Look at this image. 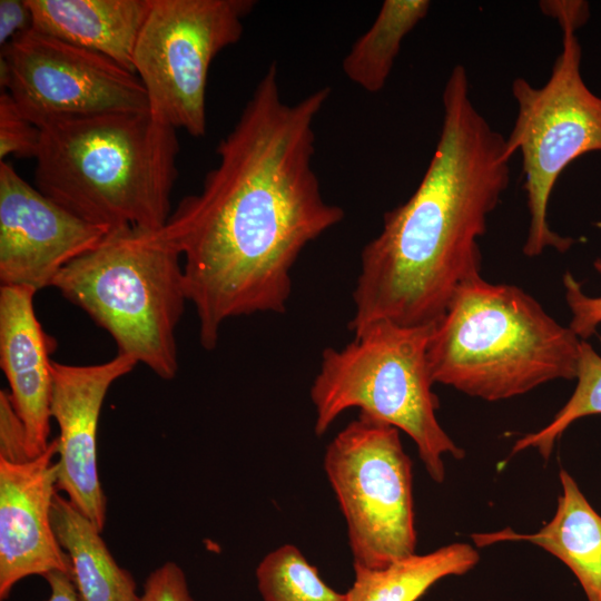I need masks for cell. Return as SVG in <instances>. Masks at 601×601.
I'll use <instances>...</instances> for the list:
<instances>
[{
	"mask_svg": "<svg viewBox=\"0 0 601 601\" xmlns=\"http://www.w3.org/2000/svg\"><path fill=\"white\" fill-rule=\"evenodd\" d=\"M563 285L565 300L572 314L569 327L583 341L592 336L601 324V296L591 297L584 294L581 284L570 273L563 276Z\"/></svg>",
	"mask_w": 601,
	"mask_h": 601,
	"instance_id": "cell-24",
	"label": "cell"
},
{
	"mask_svg": "<svg viewBox=\"0 0 601 601\" xmlns=\"http://www.w3.org/2000/svg\"><path fill=\"white\" fill-rule=\"evenodd\" d=\"M562 493L553 518L534 533L510 528L475 533L477 546L504 541H526L562 561L574 574L588 601H601V515L592 508L572 475L559 472Z\"/></svg>",
	"mask_w": 601,
	"mask_h": 601,
	"instance_id": "cell-16",
	"label": "cell"
},
{
	"mask_svg": "<svg viewBox=\"0 0 601 601\" xmlns=\"http://www.w3.org/2000/svg\"><path fill=\"white\" fill-rule=\"evenodd\" d=\"M51 522L67 553L80 601H138L132 574L120 566L95 523L67 497L56 493Z\"/></svg>",
	"mask_w": 601,
	"mask_h": 601,
	"instance_id": "cell-17",
	"label": "cell"
},
{
	"mask_svg": "<svg viewBox=\"0 0 601 601\" xmlns=\"http://www.w3.org/2000/svg\"><path fill=\"white\" fill-rule=\"evenodd\" d=\"M480 561L469 543H451L425 554L414 553L381 569L354 566L346 601H417L440 580L463 575Z\"/></svg>",
	"mask_w": 601,
	"mask_h": 601,
	"instance_id": "cell-18",
	"label": "cell"
},
{
	"mask_svg": "<svg viewBox=\"0 0 601 601\" xmlns=\"http://www.w3.org/2000/svg\"><path fill=\"white\" fill-rule=\"evenodd\" d=\"M428 0H385L372 26L345 55V76L370 93L386 85L404 38L428 13Z\"/></svg>",
	"mask_w": 601,
	"mask_h": 601,
	"instance_id": "cell-19",
	"label": "cell"
},
{
	"mask_svg": "<svg viewBox=\"0 0 601 601\" xmlns=\"http://www.w3.org/2000/svg\"><path fill=\"white\" fill-rule=\"evenodd\" d=\"M254 0H152L132 68L159 120L195 138L206 134L210 65L239 41Z\"/></svg>",
	"mask_w": 601,
	"mask_h": 601,
	"instance_id": "cell-9",
	"label": "cell"
},
{
	"mask_svg": "<svg viewBox=\"0 0 601 601\" xmlns=\"http://www.w3.org/2000/svg\"><path fill=\"white\" fill-rule=\"evenodd\" d=\"M57 440L24 462L0 459V599L30 575L70 572L51 522L57 493Z\"/></svg>",
	"mask_w": 601,
	"mask_h": 601,
	"instance_id": "cell-13",
	"label": "cell"
},
{
	"mask_svg": "<svg viewBox=\"0 0 601 601\" xmlns=\"http://www.w3.org/2000/svg\"><path fill=\"white\" fill-rule=\"evenodd\" d=\"M439 141L414 193L383 217L361 253L353 334L387 321L435 323L466 280L481 275L479 239L510 185L506 138L475 108L466 69L456 65L442 92Z\"/></svg>",
	"mask_w": 601,
	"mask_h": 601,
	"instance_id": "cell-2",
	"label": "cell"
},
{
	"mask_svg": "<svg viewBox=\"0 0 601 601\" xmlns=\"http://www.w3.org/2000/svg\"><path fill=\"white\" fill-rule=\"evenodd\" d=\"M136 365L131 357L118 353L92 365L52 361L51 417L59 428L57 490L100 531L105 528L107 504L98 475V422L110 386Z\"/></svg>",
	"mask_w": 601,
	"mask_h": 601,
	"instance_id": "cell-12",
	"label": "cell"
},
{
	"mask_svg": "<svg viewBox=\"0 0 601 601\" xmlns=\"http://www.w3.org/2000/svg\"><path fill=\"white\" fill-rule=\"evenodd\" d=\"M31 27V12L26 0H0L1 48Z\"/></svg>",
	"mask_w": 601,
	"mask_h": 601,
	"instance_id": "cell-26",
	"label": "cell"
},
{
	"mask_svg": "<svg viewBox=\"0 0 601 601\" xmlns=\"http://www.w3.org/2000/svg\"><path fill=\"white\" fill-rule=\"evenodd\" d=\"M432 327L380 321L355 333L343 348H325L309 392L315 434L322 436L344 411L356 407L406 433L430 477L444 482V456L461 460L465 452L436 417L439 398L427 358Z\"/></svg>",
	"mask_w": 601,
	"mask_h": 601,
	"instance_id": "cell-6",
	"label": "cell"
},
{
	"mask_svg": "<svg viewBox=\"0 0 601 601\" xmlns=\"http://www.w3.org/2000/svg\"><path fill=\"white\" fill-rule=\"evenodd\" d=\"M324 470L353 566L381 569L416 553L412 462L400 430L358 413L327 445Z\"/></svg>",
	"mask_w": 601,
	"mask_h": 601,
	"instance_id": "cell-8",
	"label": "cell"
},
{
	"mask_svg": "<svg viewBox=\"0 0 601 601\" xmlns=\"http://www.w3.org/2000/svg\"><path fill=\"white\" fill-rule=\"evenodd\" d=\"M577 386L563 407L543 428L515 441L511 454L535 449L548 461L556 441L577 420L601 414V356L585 341L580 343Z\"/></svg>",
	"mask_w": 601,
	"mask_h": 601,
	"instance_id": "cell-21",
	"label": "cell"
},
{
	"mask_svg": "<svg viewBox=\"0 0 601 601\" xmlns=\"http://www.w3.org/2000/svg\"><path fill=\"white\" fill-rule=\"evenodd\" d=\"M110 229L89 223L0 161V282L38 292Z\"/></svg>",
	"mask_w": 601,
	"mask_h": 601,
	"instance_id": "cell-11",
	"label": "cell"
},
{
	"mask_svg": "<svg viewBox=\"0 0 601 601\" xmlns=\"http://www.w3.org/2000/svg\"><path fill=\"white\" fill-rule=\"evenodd\" d=\"M26 2L33 30L101 53L134 71V50L152 0Z\"/></svg>",
	"mask_w": 601,
	"mask_h": 601,
	"instance_id": "cell-15",
	"label": "cell"
},
{
	"mask_svg": "<svg viewBox=\"0 0 601 601\" xmlns=\"http://www.w3.org/2000/svg\"><path fill=\"white\" fill-rule=\"evenodd\" d=\"M0 459L24 462L32 459L27 446L24 428L16 414L9 393L0 391Z\"/></svg>",
	"mask_w": 601,
	"mask_h": 601,
	"instance_id": "cell-25",
	"label": "cell"
},
{
	"mask_svg": "<svg viewBox=\"0 0 601 601\" xmlns=\"http://www.w3.org/2000/svg\"><path fill=\"white\" fill-rule=\"evenodd\" d=\"M562 49L548 81L533 87L518 77L511 90L518 105L513 128L506 138L511 156L520 152L523 188L530 224L523 254L536 257L546 248L566 252L574 240L554 233L548 223V205L562 171L577 158L601 151V97L581 75L582 50L575 36L579 23L562 16Z\"/></svg>",
	"mask_w": 601,
	"mask_h": 601,
	"instance_id": "cell-7",
	"label": "cell"
},
{
	"mask_svg": "<svg viewBox=\"0 0 601 601\" xmlns=\"http://www.w3.org/2000/svg\"><path fill=\"white\" fill-rule=\"evenodd\" d=\"M580 343L530 294L479 275L433 323L427 358L434 383L494 402L574 380Z\"/></svg>",
	"mask_w": 601,
	"mask_h": 601,
	"instance_id": "cell-4",
	"label": "cell"
},
{
	"mask_svg": "<svg viewBox=\"0 0 601 601\" xmlns=\"http://www.w3.org/2000/svg\"><path fill=\"white\" fill-rule=\"evenodd\" d=\"M329 96L322 87L287 104L270 63L219 141L200 191L183 198L158 230L184 259L207 351L230 318L284 313L300 253L345 216L324 199L313 167L314 125Z\"/></svg>",
	"mask_w": 601,
	"mask_h": 601,
	"instance_id": "cell-1",
	"label": "cell"
},
{
	"mask_svg": "<svg viewBox=\"0 0 601 601\" xmlns=\"http://www.w3.org/2000/svg\"><path fill=\"white\" fill-rule=\"evenodd\" d=\"M36 293L26 286L0 287V366L32 459L43 453L51 442L53 378L49 356L55 346L36 316Z\"/></svg>",
	"mask_w": 601,
	"mask_h": 601,
	"instance_id": "cell-14",
	"label": "cell"
},
{
	"mask_svg": "<svg viewBox=\"0 0 601 601\" xmlns=\"http://www.w3.org/2000/svg\"><path fill=\"white\" fill-rule=\"evenodd\" d=\"M41 131L20 112L7 91L0 95V159L37 157Z\"/></svg>",
	"mask_w": 601,
	"mask_h": 601,
	"instance_id": "cell-22",
	"label": "cell"
},
{
	"mask_svg": "<svg viewBox=\"0 0 601 601\" xmlns=\"http://www.w3.org/2000/svg\"><path fill=\"white\" fill-rule=\"evenodd\" d=\"M36 187L109 229H161L170 214L179 144L149 110L60 120L39 128Z\"/></svg>",
	"mask_w": 601,
	"mask_h": 601,
	"instance_id": "cell-3",
	"label": "cell"
},
{
	"mask_svg": "<svg viewBox=\"0 0 601 601\" xmlns=\"http://www.w3.org/2000/svg\"><path fill=\"white\" fill-rule=\"evenodd\" d=\"M0 83L38 128L60 120L149 110L146 90L134 71L32 28L1 48Z\"/></svg>",
	"mask_w": 601,
	"mask_h": 601,
	"instance_id": "cell-10",
	"label": "cell"
},
{
	"mask_svg": "<svg viewBox=\"0 0 601 601\" xmlns=\"http://www.w3.org/2000/svg\"><path fill=\"white\" fill-rule=\"evenodd\" d=\"M45 580L50 589L47 601H80L70 572L52 571Z\"/></svg>",
	"mask_w": 601,
	"mask_h": 601,
	"instance_id": "cell-27",
	"label": "cell"
},
{
	"mask_svg": "<svg viewBox=\"0 0 601 601\" xmlns=\"http://www.w3.org/2000/svg\"><path fill=\"white\" fill-rule=\"evenodd\" d=\"M138 601H195L184 570L167 561L146 578Z\"/></svg>",
	"mask_w": 601,
	"mask_h": 601,
	"instance_id": "cell-23",
	"label": "cell"
},
{
	"mask_svg": "<svg viewBox=\"0 0 601 601\" xmlns=\"http://www.w3.org/2000/svg\"><path fill=\"white\" fill-rule=\"evenodd\" d=\"M115 341L118 354L165 381L178 372L176 328L188 302L181 256L158 230L112 228L52 286Z\"/></svg>",
	"mask_w": 601,
	"mask_h": 601,
	"instance_id": "cell-5",
	"label": "cell"
},
{
	"mask_svg": "<svg viewBox=\"0 0 601 601\" xmlns=\"http://www.w3.org/2000/svg\"><path fill=\"white\" fill-rule=\"evenodd\" d=\"M600 342H601V337H600Z\"/></svg>",
	"mask_w": 601,
	"mask_h": 601,
	"instance_id": "cell-28",
	"label": "cell"
},
{
	"mask_svg": "<svg viewBox=\"0 0 601 601\" xmlns=\"http://www.w3.org/2000/svg\"><path fill=\"white\" fill-rule=\"evenodd\" d=\"M255 575L263 601H346V593L328 587L293 544L268 552Z\"/></svg>",
	"mask_w": 601,
	"mask_h": 601,
	"instance_id": "cell-20",
	"label": "cell"
}]
</instances>
